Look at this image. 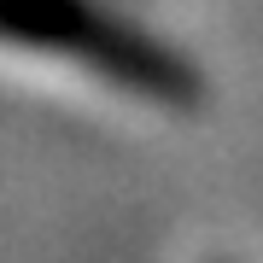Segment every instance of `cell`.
Here are the masks:
<instances>
[{"instance_id": "cell-1", "label": "cell", "mask_w": 263, "mask_h": 263, "mask_svg": "<svg viewBox=\"0 0 263 263\" xmlns=\"http://www.w3.org/2000/svg\"><path fill=\"white\" fill-rule=\"evenodd\" d=\"M0 41L76 59L88 76L152 105H199L205 82L170 41L146 35L100 0H0Z\"/></svg>"}]
</instances>
